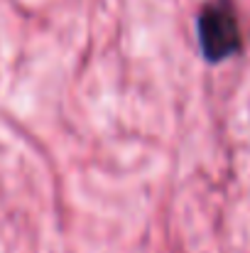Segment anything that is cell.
<instances>
[{"label": "cell", "instance_id": "obj_1", "mask_svg": "<svg viewBox=\"0 0 250 253\" xmlns=\"http://www.w3.org/2000/svg\"><path fill=\"white\" fill-rule=\"evenodd\" d=\"M196 30H199L201 54L211 64H218L228 57H236L243 49L238 17H236L231 0H211L201 10Z\"/></svg>", "mask_w": 250, "mask_h": 253}]
</instances>
